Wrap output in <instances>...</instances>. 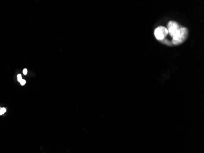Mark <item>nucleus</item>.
<instances>
[{"label":"nucleus","instance_id":"f257e3e1","mask_svg":"<svg viewBox=\"0 0 204 153\" xmlns=\"http://www.w3.org/2000/svg\"><path fill=\"white\" fill-rule=\"evenodd\" d=\"M180 28L178 24L175 21H170L167 24L168 33L172 37V40L177 39L180 32Z\"/></svg>","mask_w":204,"mask_h":153},{"label":"nucleus","instance_id":"f03ea898","mask_svg":"<svg viewBox=\"0 0 204 153\" xmlns=\"http://www.w3.org/2000/svg\"><path fill=\"white\" fill-rule=\"evenodd\" d=\"M188 35V29L185 27H181L179 35H178V36L175 40L172 41V43L174 45H179L183 43L186 39Z\"/></svg>","mask_w":204,"mask_h":153},{"label":"nucleus","instance_id":"7ed1b4c3","mask_svg":"<svg viewBox=\"0 0 204 153\" xmlns=\"http://www.w3.org/2000/svg\"><path fill=\"white\" fill-rule=\"evenodd\" d=\"M155 37L159 40L161 41L165 38V37L168 34V31L166 27H158L157 28L154 32Z\"/></svg>","mask_w":204,"mask_h":153},{"label":"nucleus","instance_id":"20e7f679","mask_svg":"<svg viewBox=\"0 0 204 153\" xmlns=\"http://www.w3.org/2000/svg\"><path fill=\"white\" fill-rule=\"evenodd\" d=\"M6 112V109L5 108H4V107L1 108V109H0V115H3L4 113H5Z\"/></svg>","mask_w":204,"mask_h":153},{"label":"nucleus","instance_id":"39448f33","mask_svg":"<svg viewBox=\"0 0 204 153\" xmlns=\"http://www.w3.org/2000/svg\"><path fill=\"white\" fill-rule=\"evenodd\" d=\"M17 79H18V81L19 82H20L21 81V80H22V76H21V75L20 74H18V75H17Z\"/></svg>","mask_w":204,"mask_h":153},{"label":"nucleus","instance_id":"423d86ee","mask_svg":"<svg viewBox=\"0 0 204 153\" xmlns=\"http://www.w3.org/2000/svg\"><path fill=\"white\" fill-rule=\"evenodd\" d=\"M25 83H26V81H25L24 80H21V81L20 82V84H21V85H25Z\"/></svg>","mask_w":204,"mask_h":153},{"label":"nucleus","instance_id":"0eeeda50","mask_svg":"<svg viewBox=\"0 0 204 153\" xmlns=\"http://www.w3.org/2000/svg\"><path fill=\"white\" fill-rule=\"evenodd\" d=\"M27 69H23V73L24 74V75H26V74H27Z\"/></svg>","mask_w":204,"mask_h":153}]
</instances>
